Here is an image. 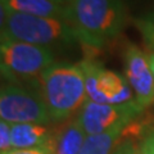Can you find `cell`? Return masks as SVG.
Instances as JSON below:
<instances>
[{
    "mask_svg": "<svg viewBox=\"0 0 154 154\" xmlns=\"http://www.w3.org/2000/svg\"><path fill=\"white\" fill-rule=\"evenodd\" d=\"M64 21L73 27L80 44L102 49L123 30L126 9L122 0H71Z\"/></svg>",
    "mask_w": 154,
    "mask_h": 154,
    "instance_id": "1",
    "label": "cell"
},
{
    "mask_svg": "<svg viewBox=\"0 0 154 154\" xmlns=\"http://www.w3.org/2000/svg\"><path fill=\"white\" fill-rule=\"evenodd\" d=\"M38 88L53 122L69 118L88 100L81 64L55 62L38 79Z\"/></svg>",
    "mask_w": 154,
    "mask_h": 154,
    "instance_id": "2",
    "label": "cell"
},
{
    "mask_svg": "<svg viewBox=\"0 0 154 154\" xmlns=\"http://www.w3.org/2000/svg\"><path fill=\"white\" fill-rule=\"evenodd\" d=\"M2 38H12L49 49L80 42L73 27L64 19L8 12L3 7Z\"/></svg>",
    "mask_w": 154,
    "mask_h": 154,
    "instance_id": "3",
    "label": "cell"
},
{
    "mask_svg": "<svg viewBox=\"0 0 154 154\" xmlns=\"http://www.w3.org/2000/svg\"><path fill=\"white\" fill-rule=\"evenodd\" d=\"M0 63L3 76L9 80H38L45 69L55 63V58L49 48L2 38Z\"/></svg>",
    "mask_w": 154,
    "mask_h": 154,
    "instance_id": "4",
    "label": "cell"
},
{
    "mask_svg": "<svg viewBox=\"0 0 154 154\" xmlns=\"http://www.w3.org/2000/svg\"><path fill=\"white\" fill-rule=\"evenodd\" d=\"M0 118L9 123L49 125V110L40 91L9 84L0 93Z\"/></svg>",
    "mask_w": 154,
    "mask_h": 154,
    "instance_id": "5",
    "label": "cell"
},
{
    "mask_svg": "<svg viewBox=\"0 0 154 154\" xmlns=\"http://www.w3.org/2000/svg\"><path fill=\"white\" fill-rule=\"evenodd\" d=\"M84 71L88 99L99 104H123L135 99L123 76L110 71L91 58L80 62Z\"/></svg>",
    "mask_w": 154,
    "mask_h": 154,
    "instance_id": "6",
    "label": "cell"
},
{
    "mask_svg": "<svg viewBox=\"0 0 154 154\" xmlns=\"http://www.w3.org/2000/svg\"><path fill=\"white\" fill-rule=\"evenodd\" d=\"M144 109L135 99L123 104H99L88 99L79 110L77 119L86 135H96L119 123L134 122Z\"/></svg>",
    "mask_w": 154,
    "mask_h": 154,
    "instance_id": "7",
    "label": "cell"
},
{
    "mask_svg": "<svg viewBox=\"0 0 154 154\" xmlns=\"http://www.w3.org/2000/svg\"><path fill=\"white\" fill-rule=\"evenodd\" d=\"M125 79L132 89L135 100L143 108L154 104V76L149 55L136 45L128 44L125 49Z\"/></svg>",
    "mask_w": 154,
    "mask_h": 154,
    "instance_id": "8",
    "label": "cell"
},
{
    "mask_svg": "<svg viewBox=\"0 0 154 154\" xmlns=\"http://www.w3.org/2000/svg\"><path fill=\"white\" fill-rule=\"evenodd\" d=\"M2 7L8 12L28 14L35 17H49L64 19L66 7L58 0H0Z\"/></svg>",
    "mask_w": 154,
    "mask_h": 154,
    "instance_id": "9",
    "label": "cell"
},
{
    "mask_svg": "<svg viewBox=\"0 0 154 154\" xmlns=\"http://www.w3.org/2000/svg\"><path fill=\"white\" fill-rule=\"evenodd\" d=\"M13 149H30L48 144L51 137L45 125L38 123H11Z\"/></svg>",
    "mask_w": 154,
    "mask_h": 154,
    "instance_id": "10",
    "label": "cell"
},
{
    "mask_svg": "<svg viewBox=\"0 0 154 154\" xmlns=\"http://www.w3.org/2000/svg\"><path fill=\"white\" fill-rule=\"evenodd\" d=\"M130 123H119L102 134L88 135L79 154H112Z\"/></svg>",
    "mask_w": 154,
    "mask_h": 154,
    "instance_id": "11",
    "label": "cell"
},
{
    "mask_svg": "<svg viewBox=\"0 0 154 154\" xmlns=\"http://www.w3.org/2000/svg\"><path fill=\"white\" fill-rule=\"evenodd\" d=\"M88 137L79 119L67 126L54 143V154H79Z\"/></svg>",
    "mask_w": 154,
    "mask_h": 154,
    "instance_id": "12",
    "label": "cell"
},
{
    "mask_svg": "<svg viewBox=\"0 0 154 154\" xmlns=\"http://www.w3.org/2000/svg\"><path fill=\"white\" fill-rule=\"evenodd\" d=\"M139 32L141 33L143 41L149 50L154 53V16L150 18L139 19L135 22Z\"/></svg>",
    "mask_w": 154,
    "mask_h": 154,
    "instance_id": "13",
    "label": "cell"
},
{
    "mask_svg": "<svg viewBox=\"0 0 154 154\" xmlns=\"http://www.w3.org/2000/svg\"><path fill=\"white\" fill-rule=\"evenodd\" d=\"M13 150L12 146V125L7 121H0V154H7Z\"/></svg>",
    "mask_w": 154,
    "mask_h": 154,
    "instance_id": "14",
    "label": "cell"
},
{
    "mask_svg": "<svg viewBox=\"0 0 154 154\" xmlns=\"http://www.w3.org/2000/svg\"><path fill=\"white\" fill-rule=\"evenodd\" d=\"M7 154H54V143L50 140L45 145L30 149H13Z\"/></svg>",
    "mask_w": 154,
    "mask_h": 154,
    "instance_id": "15",
    "label": "cell"
},
{
    "mask_svg": "<svg viewBox=\"0 0 154 154\" xmlns=\"http://www.w3.org/2000/svg\"><path fill=\"white\" fill-rule=\"evenodd\" d=\"M136 146L135 143L130 139H126L122 143H119L116 149L112 152V154H136Z\"/></svg>",
    "mask_w": 154,
    "mask_h": 154,
    "instance_id": "16",
    "label": "cell"
},
{
    "mask_svg": "<svg viewBox=\"0 0 154 154\" xmlns=\"http://www.w3.org/2000/svg\"><path fill=\"white\" fill-rule=\"evenodd\" d=\"M136 154H153L152 146H150V144H149L146 137L141 141L140 145L136 146Z\"/></svg>",
    "mask_w": 154,
    "mask_h": 154,
    "instance_id": "17",
    "label": "cell"
},
{
    "mask_svg": "<svg viewBox=\"0 0 154 154\" xmlns=\"http://www.w3.org/2000/svg\"><path fill=\"white\" fill-rule=\"evenodd\" d=\"M146 139H148L149 144H150V146H152V150H153V154H154V130H153L152 132H149V135L146 136Z\"/></svg>",
    "mask_w": 154,
    "mask_h": 154,
    "instance_id": "18",
    "label": "cell"
},
{
    "mask_svg": "<svg viewBox=\"0 0 154 154\" xmlns=\"http://www.w3.org/2000/svg\"><path fill=\"white\" fill-rule=\"evenodd\" d=\"M149 62H150L152 72H153V76H154V53H150V54H149Z\"/></svg>",
    "mask_w": 154,
    "mask_h": 154,
    "instance_id": "19",
    "label": "cell"
},
{
    "mask_svg": "<svg viewBox=\"0 0 154 154\" xmlns=\"http://www.w3.org/2000/svg\"><path fill=\"white\" fill-rule=\"evenodd\" d=\"M58 2H60V3H63V4H68L71 0H58Z\"/></svg>",
    "mask_w": 154,
    "mask_h": 154,
    "instance_id": "20",
    "label": "cell"
}]
</instances>
